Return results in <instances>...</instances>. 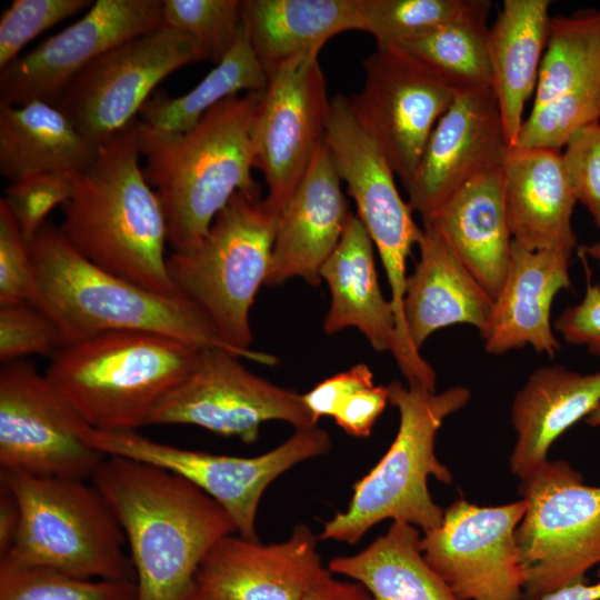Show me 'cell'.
<instances>
[{"instance_id": "37", "label": "cell", "mask_w": 600, "mask_h": 600, "mask_svg": "<svg viewBox=\"0 0 600 600\" xmlns=\"http://www.w3.org/2000/svg\"><path fill=\"white\" fill-rule=\"evenodd\" d=\"M242 0H163L164 26L190 36L204 59L218 64L242 28Z\"/></svg>"}, {"instance_id": "22", "label": "cell", "mask_w": 600, "mask_h": 600, "mask_svg": "<svg viewBox=\"0 0 600 600\" xmlns=\"http://www.w3.org/2000/svg\"><path fill=\"white\" fill-rule=\"evenodd\" d=\"M572 250H529L512 241L509 268L488 324L480 333L484 350L501 354L531 346L553 358L561 346L550 314L554 297L571 287Z\"/></svg>"}, {"instance_id": "20", "label": "cell", "mask_w": 600, "mask_h": 600, "mask_svg": "<svg viewBox=\"0 0 600 600\" xmlns=\"http://www.w3.org/2000/svg\"><path fill=\"white\" fill-rule=\"evenodd\" d=\"M317 540L303 523L270 544L226 536L203 559L196 583L218 600H304L332 578Z\"/></svg>"}, {"instance_id": "7", "label": "cell", "mask_w": 600, "mask_h": 600, "mask_svg": "<svg viewBox=\"0 0 600 600\" xmlns=\"http://www.w3.org/2000/svg\"><path fill=\"white\" fill-rule=\"evenodd\" d=\"M280 212L256 191H238L216 216L201 242L167 256L178 291L208 316L221 340L240 358L277 359L249 349V313L268 274Z\"/></svg>"}, {"instance_id": "45", "label": "cell", "mask_w": 600, "mask_h": 600, "mask_svg": "<svg viewBox=\"0 0 600 600\" xmlns=\"http://www.w3.org/2000/svg\"><path fill=\"white\" fill-rule=\"evenodd\" d=\"M373 373L364 363L334 374L302 394L304 404L318 423L322 417H333L338 408L356 392L372 387Z\"/></svg>"}, {"instance_id": "8", "label": "cell", "mask_w": 600, "mask_h": 600, "mask_svg": "<svg viewBox=\"0 0 600 600\" xmlns=\"http://www.w3.org/2000/svg\"><path fill=\"white\" fill-rule=\"evenodd\" d=\"M0 479L20 509L14 542L2 557L86 579H136L124 533L90 480L1 469Z\"/></svg>"}, {"instance_id": "27", "label": "cell", "mask_w": 600, "mask_h": 600, "mask_svg": "<svg viewBox=\"0 0 600 600\" xmlns=\"http://www.w3.org/2000/svg\"><path fill=\"white\" fill-rule=\"evenodd\" d=\"M373 243L364 226L350 213L342 237L320 269L331 301L324 317L327 334L357 328L378 352L398 348L393 307L380 289Z\"/></svg>"}, {"instance_id": "13", "label": "cell", "mask_w": 600, "mask_h": 600, "mask_svg": "<svg viewBox=\"0 0 600 600\" xmlns=\"http://www.w3.org/2000/svg\"><path fill=\"white\" fill-rule=\"evenodd\" d=\"M270 420L296 430L318 424L302 394L252 373L228 350L202 348L196 368L156 407L148 426H198L252 443Z\"/></svg>"}, {"instance_id": "17", "label": "cell", "mask_w": 600, "mask_h": 600, "mask_svg": "<svg viewBox=\"0 0 600 600\" xmlns=\"http://www.w3.org/2000/svg\"><path fill=\"white\" fill-rule=\"evenodd\" d=\"M163 26V0H97L82 18L0 70V104L56 106L99 56Z\"/></svg>"}, {"instance_id": "34", "label": "cell", "mask_w": 600, "mask_h": 600, "mask_svg": "<svg viewBox=\"0 0 600 600\" xmlns=\"http://www.w3.org/2000/svg\"><path fill=\"white\" fill-rule=\"evenodd\" d=\"M600 80V8L551 17L533 107Z\"/></svg>"}, {"instance_id": "21", "label": "cell", "mask_w": 600, "mask_h": 600, "mask_svg": "<svg viewBox=\"0 0 600 600\" xmlns=\"http://www.w3.org/2000/svg\"><path fill=\"white\" fill-rule=\"evenodd\" d=\"M324 142L281 210L264 284L302 278L321 282L320 269L339 243L348 221V201Z\"/></svg>"}, {"instance_id": "52", "label": "cell", "mask_w": 600, "mask_h": 600, "mask_svg": "<svg viewBox=\"0 0 600 600\" xmlns=\"http://www.w3.org/2000/svg\"><path fill=\"white\" fill-rule=\"evenodd\" d=\"M586 423L591 427H600V406L586 418Z\"/></svg>"}, {"instance_id": "2", "label": "cell", "mask_w": 600, "mask_h": 600, "mask_svg": "<svg viewBox=\"0 0 600 600\" xmlns=\"http://www.w3.org/2000/svg\"><path fill=\"white\" fill-rule=\"evenodd\" d=\"M262 91L227 98L182 133L137 120L142 171L161 202L173 251L197 247L234 193L261 189L252 168Z\"/></svg>"}, {"instance_id": "38", "label": "cell", "mask_w": 600, "mask_h": 600, "mask_svg": "<svg viewBox=\"0 0 600 600\" xmlns=\"http://www.w3.org/2000/svg\"><path fill=\"white\" fill-rule=\"evenodd\" d=\"M594 122H600V80L531 110L514 146L561 150L577 130Z\"/></svg>"}, {"instance_id": "35", "label": "cell", "mask_w": 600, "mask_h": 600, "mask_svg": "<svg viewBox=\"0 0 600 600\" xmlns=\"http://www.w3.org/2000/svg\"><path fill=\"white\" fill-rule=\"evenodd\" d=\"M0 600H138L134 580L86 579L0 558Z\"/></svg>"}, {"instance_id": "31", "label": "cell", "mask_w": 600, "mask_h": 600, "mask_svg": "<svg viewBox=\"0 0 600 600\" xmlns=\"http://www.w3.org/2000/svg\"><path fill=\"white\" fill-rule=\"evenodd\" d=\"M420 530L396 522L362 551L330 560L328 569L363 586L373 600H459L429 566Z\"/></svg>"}, {"instance_id": "25", "label": "cell", "mask_w": 600, "mask_h": 600, "mask_svg": "<svg viewBox=\"0 0 600 600\" xmlns=\"http://www.w3.org/2000/svg\"><path fill=\"white\" fill-rule=\"evenodd\" d=\"M433 226L494 300L509 268L512 236L503 200L502 169L454 192L423 222Z\"/></svg>"}, {"instance_id": "41", "label": "cell", "mask_w": 600, "mask_h": 600, "mask_svg": "<svg viewBox=\"0 0 600 600\" xmlns=\"http://www.w3.org/2000/svg\"><path fill=\"white\" fill-rule=\"evenodd\" d=\"M63 347L53 321L30 301L0 306V360L53 354Z\"/></svg>"}, {"instance_id": "36", "label": "cell", "mask_w": 600, "mask_h": 600, "mask_svg": "<svg viewBox=\"0 0 600 600\" xmlns=\"http://www.w3.org/2000/svg\"><path fill=\"white\" fill-rule=\"evenodd\" d=\"M470 0H361V31L381 44H403L459 16Z\"/></svg>"}, {"instance_id": "51", "label": "cell", "mask_w": 600, "mask_h": 600, "mask_svg": "<svg viewBox=\"0 0 600 600\" xmlns=\"http://www.w3.org/2000/svg\"><path fill=\"white\" fill-rule=\"evenodd\" d=\"M183 600H218V599L196 583L193 589L189 592V594Z\"/></svg>"}, {"instance_id": "42", "label": "cell", "mask_w": 600, "mask_h": 600, "mask_svg": "<svg viewBox=\"0 0 600 600\" xmlns=\"http://www.w3.org/2000/svg\"><path fill=\"white\" fill-rule=\"evenodd\" d=\"M36 289L29 242L0 199V306L31 301Z\"/></svg>"}, {"instance_id": "48", "label": "cell", "mask_w": 600, "mask_h": 600, "mask_svg": "<svg viewBox=\"0 0 600 600\" xmlns=\"http://www.w3.org/2000/svg\"><path fill=\"white\" fill-rule=\"evenodd\" d=\"M304 600H373V598L360 583L339 581L332 577Z\"/></svg>"}, {"instance_id": "16", "label": "cell", "mask_w": 600, "mask_h": 600, "mask_svg": "<svg viewBox=\"0 0 600 600\" xmlns=\"http://www.w3.org/2000/svg\"><path fill=\"white\" fill-rule=\"evenodd\" d=\"M319 52L300 56L268 77L253 126L254 168L279 212L324 140L331 100Z\"/></svg>"}, {"instance_id": "26", "label": "cell", "mask_w": 600, "mask_h": 600, "mask_svg": "<svg viewBox=\"0 0 600 600\" xmlns=\"http://www.w3.org/2000/svg\"><path fill=\"white\" fill-rule=\"evenodd\" d=\"M599 406L600 371L583 374L561 364L534 370L511 407V471L520 479L546 463L554 440Z\"/></svg>"}, {"instance_id": "28", "label": "cell", "mask_w": 600, "mask_h": 600, "mask_svg": "<svg viewBox=\"0 0 600 600\" xmlns=\"http://www.w3.org/2000/svg\"><path fill=\"white\" fill-rule=\"evenodd\" d=\"M242 28L269 77L289 61L320 52L336 34L360 30L361 0H242Z\"/></svg>"}, {"instance_id": "10", "label": "cell", "mask_w": 600, "mask_h": 600, "mask_svg": "<svg viewBox=\"0 0 600 600\" xmlns=\"http://www.w3.org/2000/svg\"><path fill=\"white\" fill-rule=\"evenodd\" d=\"M87 442L106 456L131 458L169 470L209 494L229 514L236 532L258 541L256 519L267 487L296 464L328 452L329 433L318 426L296 430L256 457L214 454L154 441L138 431L91 429Z\"/></svg>"}, {"instance_id": "43", "label": "cell", "mask_w": 600, "mask_h": 600, "mask_svg": "<svg viewBox=\"0 0 600 600\" xmlns=\"http://www.w3.org/2000/svg\"><path fill=\"white\" fill-rule=\"evenodd\" d=\"M562 153L577 200L600 229V122L577 130Z\"/></svg>"}, {"instance_id": "46", "label": "cell", "mask_w": 600, "mask_h": 600, "mask_svg": "<svg viewBox=\"0 0 600 600\" xmlns=\"http://www.w3.org/2000/svg\"><path fill=\"white\" fill-rule=\"evenodd\" d=\"M389 402L388 386H372L347 399L333 414L336 423L353 437H369Z\"/></svg>"}, {"instance_id": "3", "label": "cell", "mask_w": 600, "mask_h": 600, "mask_svg": "<svg viewBox=\"0 0 600 600\" xmlns=\"http://www.w3.org/2000/svg\"><path fill=\"white\" fill-rule=\"evenodd\" d=\"M140 159L136 119L100 144L89 167L72 172L60 230L99 268L157 293L179 296L167 269L164 212Z\"/></svg>"}, {"instance_id": "11", "label": "cell", "mask_w": 600, "mask_h": 600, "mask_svg": "<svg viewBox=\"0 0 600 600\" xmlns=\"http://www.w3.org/2000/svg\"><path fill=\"white\" fill-rule=\"evenodd\" d=\"M91 429L33 363H1V470L90 480L106 458L87 442Z\"/></svg>"}, {"instance_id": "15", "label": "cell", "mask_w": 600, "mask_h": 600, "mask_svg": "<svg viewBox=\"0 0 600 600\" xmlns=\"http://www.w3.org/2000/svg\"><path fill=\"white\" fill-rule=\"evenodd\" d=\"M526 508L523 499L496 507L460 499L423 534L424 559L459 600H522L516 531Z\"/></svg>"}, {"instance_id": "50", "label": "cell", "mask_w": 600, "mask_h": 600, "mask_svg": "<svg viewBox=\"0 0 600 600\" xmlns=\"http://www.w3.org/2000/svg\"><path fill=\"white\" fill-rule=\"evenodd\" d=\"M580 253L593 259L600 270V240L580 248Z\"/></svg>"}, {"instance_id": "47", "label": "cell", "mask_w": 600, "mask_h": 600, "mask_svg": "<svg viewBox=\"0 0 600 600\" xmlns=\"http://www.w3.org/2000/svg\"><path fill=\"white\" fill-rule=\"evenodd\" d=\"M20 522V509L16 496L0 479V557L11 549Z\"/></svg>"}, {"instance_id": "1", "label": "cell", "mask_w": 600, "mask_h": 600, "mask_svg": "<svg viewBox=\"0 0 600 600\" xmlns=\"http://www.w3.org/2000/svg\"><path fill=\"white\" fill-rule=\"evenodd\" d=\"M90 481L124 533L138 600H183L208 552L236 532L216 500L161 467L106 456Z\"/></svg>"}, {"instance_id": "14", "label": "cell", "mask_w": 600, "mask_h": 600, "mask_svg": "<svg viewBox=\"0 0 600 600\" xmlns=\"http://www.w3.org/2000/svg\"><path fill=\"white\" fill-rule=\"evenodd\" d=\"M364 82L352 107L381 144L404 184L456 90L432 68L397 44L377 43L363 61Z\"/></svg>"}, {"instance_id": "30", "label": "cell", "mask_w": 600, "mask_h": 600, "mask_svg": "<svg viewBox=\"0 0 600 600\" xmlns=\"http://www.w3.org/2000/svg\"><path fill=\"white\" fill-rule=\"evenodd\" d=\"M99 148L54 104H0V173L11 182L83 170L96 160Z\"/></svg>"}, {"instance_id": "18", "label": "cell", "mask_w": 600, "mask_h": 600, "mask_svg": "<svg viewBox=\"0 0 600 600\" xmlns=\"http://www.w3.org/2000/svg\"><path fill=\"white\" fill-rule=\"evenodd\" d=\"M508 147L492 88L457 92L403 184L412 212L430 219L469 181L500 169Z\"/></svg>"}, {"instance_id": "32", "label": "cell", "mask_w": 600, "mask_h": 600, "mask_svg": "<svg viewBox=\"0 0 600 600\" xmlns=\"http://www.w3.org/2000/svg\"><path fill=\"white\" fill-rule=\"evenodd\" d=\"M268 76L257 60L243 28L227 56L190 91L179 97L158 93L139 111L140 121L162 132L182 133L212 108L241 91H262Z\"/></svg>"}, {"instance_id": "24", "label": "cell", "mask_w": 600, "mask_h": 600, "mask_svg": "<svg viewBox=\"0 0 600 600\" xmlns=\"http://www.w3.org/2000/svg\"><path fill=\"white\" fill-rule=\"evenodd\" d=\"M418 247L419 261L407 278L403 300L411 344L420 351L434 331L457 323L471 324L481 333L493 299L433 226L423 224Z\"/></svg>"}, {"instance_id": "49", "label": "cell", "mask_w": 600, "mask_h": 600, "mask_svg": "<svg viewBox=\"0 0 600 600\" xmlns=\"http://www.w3.org/2000/svg\"><path fill=\"white\" fill-rule=\"evenodd\" d=\"M540 600H600V572L599 580L594 583L588 581L577 582L561 588Z\"/></svg>"}, {"instance_id": "9", "label": "cell", "mask_w": 600, "mask_h": 600, "mask_svg": "<svg viewBox=\"0 0 600 600\" xmlns=\"http://www.w3.org/2000/svg\"><path fill=\"white\" fill-rule=\"evenodd\" d=\"M519 493L527 503L516 531L522 600L586 581L600 563V486L556 460L520 478Z\"/></svg>"}, {"instance_id": "39", "label": "cell", "mask_w": 600, "mask_h": 600, "mask_svg": "<svg viewBox=\"0 0 600 600\" xmlns=\"http://www.w3.org/2000/svg\"><path fill=\"white\" fill-rule=\"evenodd\" d=\"M91 0H13L0 18V70L36 37L91 7Z\"/></svg>"}, {"instance_id": "40", "label": "cell", "mask_w": 600, "mask_h": 600, "mask_svg": "<svg viewBox=\"0 0 600 600\" xmlns=\"http://www.w3.org/2000/svg\"><path fill=\"white\" fill-rule=\"evenodd\" d=\"M72 172H46L11 182L1 198L29 242L48 214L72 196Z\"/></svg>"}, {"instance_id": "33", "label": "cell", "mask_w": 600, "mask_h": 600, "mask_svg": "<svg viewBox=\"0 0 600 600\" xmlns=\"http://www.w3.org/2000/svg\"><path fill=\"white\" fill-rule=\"evenodd\" d=\"M491 2L470 0L454 19L400 47L437 71L456 92L492 88L488 52Z\"/></svg>"}, {"instance_id": "4", "label": "cell", "mask_w": 600, "mask_h": 600, "mask_svg": "<svg viewBox=\"0 0 600 600\" xmlns=\"http://www.w3.org/2000/svg\"><path fill=\"white\" fill-rule=\"evenodd\" d=\"M29 249L36 274L30 302L53 321L63 347L106 332L146 331L239 357L193 301L157 293L99 268L71 246L60 227L47 221Z\"/></svg>"}, {"instance_id": "44", "label": "cell", "mask_w": 600, "mask_h": 600, "mask_svg": "<svg viewBox=\"0 0 600 600\" xmlns=\"http://www.w3.org/2000/svg\"><path fill=\"white\" fill-rule=\"evenodd\" d=\"M553 327L566 342L600 357V284L589 282L581 301L564 309Z\"/></svg>"}, {"instance_id": "19", "label": "cell", "mask_w": 600, "mask_h": 600, "mask_svg": "<svg viewBox=\"0 0 600 600\" xmlns=\"http://www.w3.org/2000/svg\"><path fill=\"white\" fill-rule=\"evenodd\" d=\"M324 142L379 256L396 259L407 254L417 244L421 228L397 189L396 172L381 144L359 119L350 98L339 94L331 99Z\"/></svg>"}, {"instance_id": "23", "label": "cell", "mask_w": 600, "mask_h": 600, "mask_svg": "<svg viewBox=\"0 0 600 600\" xmlns=\"http://www.w3.org/2000/svg\"><path fill=\"white\" fill-rule=\"evenodd\" d=\"M501 169L512 240L529 250H573L571 220L578 200L562 151L509 146Z\"/></svg>"}, {"instance_id": "29", "label": "cell", "mask_w": 600, "mask_h": 600, "mask_svg": "<svg viewBox=\"0 0 600 600\" xmlns=\"http://www.w3.org/2000/svg\"><path fill=\"white\" fill-rule=\"evenodd\" d=\"M549 0H504L489 28L488 52L504 134L514 146L527 101L536 92L547 48Z\"/></svg>"}, {"instance_id": "5", "label": "cell", "mask_w": 600, "mask_h": 600, "mask_svg": "<svg viewBox=\"0 0 600 600\" xmlns=\"http://www.w3.org/2000/svg\"><path fill=\"white\" fill-rule=\"evenodd\" d=\"M201 349L154 332H106L59 349L44 374L93 429L137 431L192 372Z\"/></svg>"}, {"instance_id": "6", "label": "cell", "mask_w": 600, "mask_h": 600, "mask_svg": "<svg viewBox=\"0 0 600 600\" xmlns=\"http://www.w3.org/2000/svg\"><path fill=\"white\" fill-rule=\"evenodd\" d=\"M388 390L389 403L400 417L396 438L381 460L354 483L347 510L323 523L321 540L354 544L386 519L426 533L443 519L444 510L433 501L428 480L434 477L450 483L452 474L436 454V437L444 419L469 402L470 391L457 386L437 392L398 380Z\"/></svg>"}, {"instance_id": "12", "label": "cell", "mask_w": 600, "mask_h": 600, "mask_svg": "<svg viewBox=\"0 0 600 600\" xmlns=\"http://www.w3.org/2000/svg\"><path fill=\"white\" fill-rule=\"evenodd\" d=\"M202 60L190 36L163 26L99 56L72 79L56 106L83 136L101 144L136 120L163 79Z\"/></svg>"}]
</instances>
